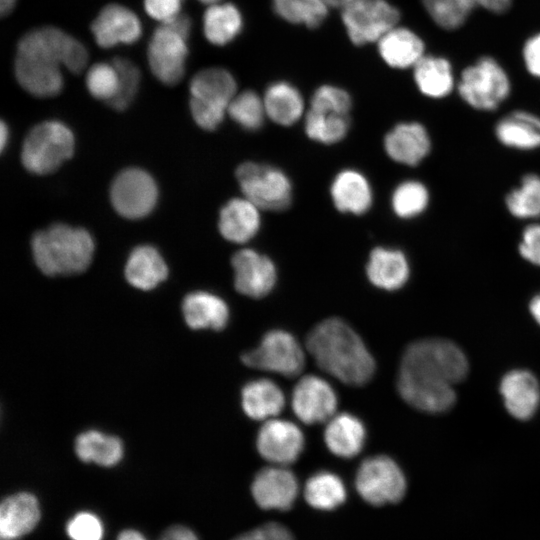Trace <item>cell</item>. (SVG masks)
<instances>
[{
	"label": "cell",
	"instance_id": "obj_12",
	"mask_svg": "<svg viewBox=\"0 0 540 540\" xmlns=\"http://www.w3.org/2000/svg\"><path fill=\"white\" fill-rule=\"evenodd\" d=\"M341 16L356 45L378 42L400 20L399 10L386 0H359L344 7Z\"/></svg>",
	"mask_w": 540,
	"mask_h": 540
},
{
	"label": "cell",
	"instance_id": "obj_23",
	"mask_svg": "<svg viewBox=\"0 0 540 540\" xmlns=\"http://www.w3.org/2000/svg\"><path fill=\"white\" fill-rule=\"evenodd\" d=\"M369 281L387 291L400 289L409 279L410 266L406 255L399 249L376 247L366 265Z\"/></svg>",
	"mask_w": 540,
	"mask_h": 540
},
{
	"label": "cell",
	"instance_id": "obj_27",
	"mask_svg": "<svg viewBox=\"0 0 540 540\" xmlns=\"http://www.w3.org/2000/svg\"><path fill=\"white\" fill-rule=\"evenodd\" d=\"M182 311L191 329L222 330L229 319V309L225 301L205 291L188 294L183 300Z\"/></svg>",
	"mask_w": 540,
	"mask_h": 540
},
{
	"label": "cell",
	"instance_id": "obj_8",
	"mask_svg": "<svg viewBox=\"0 0 540 540\" xmlns=\"http://www.w3.org/2000/svg\"><path fill=\"white\" fill-rule=\"evenodd\" d=\"M74 151V136L62 122L45 121L27 134L21 151L24 167L34 174L54 172Z\"/></svg>",
	"mask_w": 540,
	"mask_h": 540
},
{
	"label": "cell",
	"instance_id": "obj_39",
	"mask_svg": "<svg viewBox=\"0 0 540 540\" xmlns=\"http://www.w3.org/2000/svg\"><path fill=\"white\" fill-rule=\"evenodd\" d=\"M430 195L425 184L418 180H406L399 183L391 197L392 210L402 219L421 215L428 207Z\"/></svg>",
	"mask_w": 540,
	"mask_h": 540
},
{
	"label": "cell",
	"instance_id": "obj_19",
	"mask_svg": "<svg viewBox=\"0 0 540 540\" xmlns=\"http://www.w3.org/2000/svg\"><path fill=\"white\" fill-rule=\"evenodd\" d=\"M384 149L393 161L416 166L430 153L431 139L421 123L402 122L386 134Z\"/></svg>",
	"mask_w": 540,
	"mask_h": 540
},
{
	"label": "cell",
	"instance_id": "obj_43",
	"mask_svg": "<svg viewBox=\"0 0 540 540\" xmlns=\"http://www.w3.org/2000/svg\"><path fill=\"white\" fill-rule=\"evenodd\" d=\"M119 77L120 87L116 97L108 104L115 110L126 109L133 101L140 84V71L134 63L125 58H115L113 61Z\"/></svg>",
	"mask_w": 540,
	"mask_h": 540
},
{
	"label": "cell",
	"instance_id": "obj_1",
	"mask_svg": "<svg viewBox=\"0 0 540 540\" xmlns=\"http://www.w3.org/2000/svg\"><path fill=\"white\" fill-rule=\"evenodd\" d=\"M463 351L445 339H421L404 351L399 367L397 388L410 406L428 413L450 409L456 394L453 385L468 373Z\"/></svg>",
	"mask_w": 540,
	"mask_h": 540
},
{
	"label": "cell",
	"instance_id": "obj_2",
	"mask_svg": "<svg viewBox=\"0 0 540 540\" xmlns=\"http://www.w3.org/2000/svg\"><path fill=\"white\" fill-rule=\"evenodd\" d=\"M85 46L63 30L45 26L20 39L14 64L18 83L36 97H53L63 88L61 66L79 73L87 65Z\"/></svg>",
	"mask_w": 540,
	"mask_h": 540
},
{
	"label": "cell",
	"instance_id": "obj_22",
	"mask_svg": "<svg viewBox=\"0 0 540 540\" xmlns=\"http://www.w3.org/2000/svg\"><path fill=\"white\" fill-rule=\"evenodd\" d=\"M261 224L259 208L247 198H233L221 209L218 228L228 241L243 244L250 241Z\"/></svg>",
	"mask_w": 540,
	"mask_h": 540
},
{
	"label": "cell",
	"instance_id": "obj_38",
	"mask_svg": "<svg viewBox=\"0 0 540 540\" xmlns=\"http://www.w3.org/2000/svg\"><path fill=\"white\" fill-rule=\"evenodd\" d=\"M349 129L348 115L309 110L305 117L307 136L323 144H335L341 141Z\"/></svg>",
	"mask_w": 540,
	"mask_h": 540
},
{
	"label": "cell",
	"instance_id": "obj_56",
	"mask_svg": "<svg viewBox=\"0 0 540 540\" xmlns=\"http://www.w3.org/2000/svg\"><path fill=\"white\" fill-rule=\"evenodd\" d=\"M8 129L4 122L1 124V149L3 150L8 141Z\"/></svg>",
	"mask_w": 540,
	"mask_h": 540
},
{
	"label": "cell",
	"instance_id": "obj_28",
	"mask_svg": "<svg viewBox=\"0 0 540 540\" xmlns=\"http://www.w3.org/2000/svg\"><path fill=\"white\" fill-rule=\"evenodd\" d=\"M413 77L418 90L432 99L449 96L457 84L451 62L436 55L425 54L413 67Z\"/></svg>",
	"mask_w": 540,
	"mask_h": 540
},
{
	"label": "cell",
	"instance_id": "obj_20",
	"mask_svg": "<svg viewBox=\"0 0 540 540\" xmlns=\"http://www.w3.org/2000/svg\"><path fill=\"white\" fill-rule=\"evenodd\" d=\"M40 517V504L32 493L6 497L0 506V539L20 540L37 526Z\"/></svg>",
	"mask_w": 540,
	"mask_h": 540
},
{
	"label": "cell",
	"instance_id": "obj_40",
	"mask_svg": "<svg viewBox=\"0 0 540 540\" xmlns=\"http://www.w3.org/2000/svg\"><path fill=\"white\" fill-rule=\"evenodd\" d=\"M272 4L284 20L309 28L318 27L328 14L325 0H272Z\"/></svg>",
	"mask_w": 540,
	"mask_h": 540
},
{
	"label": "cell",
	"instance_id": "obj_24",
	"mask_svg": "<svg viewBox=\"0 0 540 540\" xmlns=\"http://www.w3.org/2000/svg\"><path fill=\"white\" fill-rule=\"evenodd\" d=\"M495 136L504 146L531 151L540 148V117L526 110L506 114L495 125Z\"/></svg>",
	"mask_w": 540,
	"mask_h": 540
},
{
	"label": "cell",
	"instance_id": "obj_6",
	"mask_svg": "<svg viewBox=\"0 0 540 540\" xmlns=\"http://www.w3.org/2000/svg\"><path fill=\"white\" fill-rule=\"evenodd\" d=\"M236 90L234 77L223 68H206L196 73L190 81L189 91L190 110L197 125L208 131L216 129Z\"/></svg>",
	"mask_w": 540,
	"mask_h": 540
},
{
	"label": "cell",
	"instance_id": "obj_35",
	"mask_svg": "<svg viewBox=\"0 0 540 540\" xmlns=\"http://www.w3.org/2000/svg\"><path fill=\"white\" fill-rule=\"evenodd\" d=\"M304 496L308 504L313 508L332 510L345 501L346 489L337 475L321 471L307 480Z\"/></svg>",
	"mask_w": 540,
	"mask_h": 540
},
{
	"label": "cell",
	"instance_id": "obj_49",
	"mask_svg": "<svg viewBox=\"0 0 540 540\" xmlns=\"http://www.w3.org/2000/svg\"><path fill=\"white\" fill-rule=\"evenodd\" d=\"M522 59L527 72L540 79V32L526 39L522 47Z\"/></svg>",
	"mask_w": 540,
	"mask_h": 540
},
{
	"label": "cell",
	"instance_id": "obj_33",
	"mask_svg": "<svg viewBox=\"0 0 540 540\" xmlns=\"http://www.w3.org/2000/svg\"><path fill=\"white\" fill-rule=\"evenodd\" d=\"M75 452L83 462L112 467L123 457V444L115 436L90 430L81 433L76 438Z\"/></svg>",
	"mask_w": 540,
	"mask_h": 540
},
{
	"label": "cell",
	"instance_id": "obj_30",
	"mask_svg": "<svg viewBox=\"0 0 540 540\" xmlns=\"http://www.w3.org/2000/svg\"><path fill=\"white\" fill-rule=\"evenodd\" d=\"M168 269L159 252L152 246L136 247L130 254L126 266L127 281L135 288L150 290L166 279Z\"/></svg>",
	"mask_w": 540,
	"mask_h": 540
},
{
	"label": "cell",
	"instance_id": "obj_17",
	"mask_svg": "<svg viewBox=\"0 0 540 540\" xmlns=\"http://www.w3.org/2000/svg\"><path fill=\"white\" fill-rule=\"evenodd\" d=\"M91 31L96 43L103 48L117 44H132L139 40L142 25L138 16L120 4L102 8L92 22Z\"/></svg>",
	"mask_w": 540,
	"mask_h": 540
},
{
	"label": "cell",
	"instance_id": "obj_13",
	"mask_svg": "<svg viewBox=\"0 0 540 540\" xmlns=\"http://www.w3.org/2000/svg\"><path fill=\"white\" fill-rule=\"evenodd\" d=\"M110 196L113 207L121 216L138 219L152 211L158 190L155 181L147 172L129 168L114 179Z\"/></svg>",
	"mask_w": 540,
	"mask_h": 540
},
{
	"label": "cell",
	"instance_id": "obj_15",
	"mask_svg": "<svg viewBox=\"0 0 540 540\" xmlns=\"http://www.w3.org/2000/svg\"><path fill=\"white\" fill-rule=\"evenodd\" d=\"M231 263L234 269V286L240 294L259 299L271 292L277 273L269 257L247 248L237 251Z\"/></svg>",
	"mask_w": 540,
	"mask_h": 540
},
{
	"label": "cell",
	"instance_id": "obj_52",
	"mask_svg": "<svg viewBox=\"0 0 540 540\" xmlns=\"http://www.w3.org/2000/svg\"><path fill=\"white\" fill-rule=\"evenodd\" d=\"M117 540H147L146 537L135 529H125L121 531Z\"/></svg>",
	"mask_w": 540,
	"mask_h": 540
},
{
	"label": "cell",
	"instance_id": "obj_50",
	"mask_svg": "<svg viewBox=\"0 0 540 540\" xmlns=\"http://www.w3.org/2000/svg\"><path fill=\"white\" fill-rule=\"evenodd\" d=\"M158 540H199L197 535L188 527L174 525L166 529Z\"/></svg>",
	"mask_w": 540,
	"mask_h": 540
},
{
	"label": "cell",
	"instance_id": "obj_54",
	"mask_svg": "<svg viewBox=\"0 0 540 540\" xmlns=\"http://www.w3.org/2000/svg\"><path fill=\"white\" fill-rule=\"evenodd\" d=\"M16 0H0V10L2 16L9 14L15 7Z\"/></svg>",
	"mask_w": 540,
	"mask_h": 540
},
{
	"label": "cell",
	"instance_id": "obj_14",
	"mask_svg": "<svg viewBox=\"0 0 540 540\" xmlns=\"http://www.w3.org/2000/svg\"><path fill=\"white\" fill-rule=\"evenodd\" d=\"M256 447L262 458L286 466L294 463L304 448V437L294 423L271 419L259 429Z\"/></svg>",
	"mask_w": 540,
	"mask_h": 540
},
{
	"label": "cell",
	"instance_id": "obj_47",
	"mask_svg": "<svg viewBox=\"0 0 540 540\" xmlns=\"http://www.w3.org/2000/svg\"><path fill=\"white\" fill-rule=\"evenodd\" d=\"M183 0H144L148 15L162 23L180 14Z\"/></svg>",
	"mask_w": 540,
	"mask_h": 540
},
{
	"label": "cell",
	"instance_id": "obj_18",
	"mask_svg": "<svg viewBox=\"0 0 540 540\" xmlns=\"http://www.w3.org/2000/svg\"><path fill=\"white\" fill-rule=\"evenodd\" d=\"M251 493L262 509L288 510L297 497V479L284 467H265L256 473Z\"/></svg>",
	"mask_w": 540,
	"mask_h": 540
},
{
	"label": "cell",
	"instance_id": "obj_4",
	"mask_svg": "<svg viewBox=\"0 0 540 540\" xmlns=\"http://www.w3.org/2000/svg\"><path fill=\"white\" fill-rule=\"evenodd\" d=\"M32 253L46 275H73L85 271L93 257L94 242L84 229L54 224L34 234Z\"/></svg>",
	"mask_w": 540,
	"mask_h": 540
},
{
	"label": "cell",
	"instance_id": "obj_32",
	"mask_svg": "<svg viewBox=\"0 0 540 540\" xmlns=\"http://www.w3.org/2000/svg\"><path fill=\"white\" fill-rule=\"evenodd\" d=\"M263 101L266 115L282 126L294 124L303 114L304 102L300 92L284 81L272 83L266 89Z\"/></svg>",
	"mask_w": 540,
	"mask_h": 540
},
{
	"label": "cell",
	"instance_id": "obj_21",
	"mask_svg": "<svg viewBox=\"0 0 540 540\" xmlns=\"http://www.w3.org/2000/svg\"><path fill=\"white\" fill-rule=\"evenodd\" d=\"M500 393L507 411L519 420H527L540 402V387L535 376L526 370H513L501 380Z\"/></svg>",
	"mask_w": 540,
	"mask_h": 540
},
{
	"label": "cell",
	"instance_id": "obj_34",
	"mask_svg": "<svg viewBox=\"0 0 540 540\" xmlns=\"http://www.w3.org/2000/svg\"><path fill=\"white\" fill-rule=\"evenodd\" d=\"M240 11L231 3H214L204 13L203 30L206 39L222 46L231 42L242 30Z\"/></svg>",
	"mask_w": 540,
	"mask_h": 540
},
{
	"label": "cell",
	"instance_id": "obj_48",
	"mask_svg": "<svg viewBox=\"0 0 540 540\" xmlns=\"http://www.w3.org/2000/svg\"><path fill=\"white\" fill-rule=\"evenodd\" d=\"M233 540H293L289 530L278 523H267Z\"/></svg>",
	"mask_w": 540,
	"mask_h": 540
},
{
	"label": "cell",
	"instance_id": "obj_42",
	"mask_svg": "<svg viewBox=\"0 0 540 540\" xmlns=\"http://www.w3.org/2000/svg\"><path fill=\"white\" fill-rule=\"evenodd\" d=\"M86 86L89 93L107 103L118 94L120 87L119 72L114 63H96L86 74Z\"/></svg>",
	"mask_w": 540,
	"mask_h": 540
},
{
	"label": "cell",
	"instance_id": "obj_44",
	"mask_svg": "<svg viewBox=\"0 0 540 540\" xmlns=\"http://www.w3.org/2000/svg\"><path fill=\"white\" fill-rule=\"evenodd\" d=\"M352 107L350 95L336 86L323 85L313 93L310 109L318 112L348 115Z\"/></svg>",
	"mask_w": 540,
	"mask_h": 540
},
{
	"label": "cell",
	"instance_id": "obj_5",
	"mask_svg": "<svg viewBox=\"0 0 540 540\" xmlns=\"http://www.w3.org/2000/svg\"><path fill=\"white\" fill-rule=\"evenodd\" d=\"M191 25L187 15L179 14L162 23L149 41V67L154 76L165 85L177 84L185 73Z\"/></svg>",
	"mask_w": 540,
	"mask_h": 540
},
{
	"label": "cell",
	"instance_id": "obj_41",
	"mask_svg": "<svg viewBox=\"0 0 540 540\" xmlns=\"http://www.w3.org/2000/svg\"><path fill=\"white\" fill-rule=\"evenodd\" d=\"M227 113L242 128L256 131L264 123L266 110L263 99L256 92L246 90L234 96Z\"/></svg>",
	"mask_w": 540,
	"mask_h": 540
},
{
	"label": "cell",
	"instance_id": "obj_10",
	"mask_svg": "<svg viewBox=\"0 0 540 540\" xmlns=\"http://www.w3.org/2000/svg\"><path fill=\"white\" fill-rule=\"evenodd\" d=\"M248 367L279 373L285 377L298 376L305 364L303 350L292 334L281 329L266 332L259 346L241 355Z\"/></svg>",
	"mask_w": 540,
	"mask_h": 540
},
{
	"label": "cell",
	"instance_id": "obj_31",
	"mask_svg": "<svg viewBox=\"0 0 540 540\" xmlns=\"http://www.w3.org/2000/svg\"><path fill=\"white\" fill-rule=\"evenodd\" d=\"M244 413L253 420L278 415L285 404L281 389L271 380L259 379L246 383L241 390Z\"/></svg>",
	"mask_w": 540,
	"mask_h": 540
},
{
	"label": "cell",
	"instance_id": "obj_29",
	"mask_svg": "<svg viewBox=\"0 0 540 540\" xmlns=\"http://www.w3.org/2000/svg\"><path fill=\"white\" fill-rule=\"evenodd\" d=\"M324 441L334 455L342 458L355 457L362 450L365 441L364 425L351 414H337L326 425Z\"/></svg>",
	"mask_w": 540,
	"mask_h": 540
},
{
	"label": "cell",
	"instance_id": "obj_11",
	"mask_svg": "<svg viewBox=\"0 0 540 540\" xmlns=\"http://www.w3.org/2000/svg\"><path fill=\"white\" fill-rule=\"evenodd\" d=\"M356 490L369 504L381 506L400 501L406 492L405 476L386 455L364 459L356 473Z\"/></svg>",
	"mask_w": 540,
	"mask_h": 540
},
{
	"label": "cell",
	"instance_id": "obj_55",
	"mask_svg": "<svg viewBox=\"0 0 540 540\" xmlns=\"http://www.w3.org/2000/svg\"><path fill=\"white\" fill-rule=\"evenodd\" d=\"M357 1L359 0H325L328 6L341 8V9Z\"/></svg>",
	"mask_w": 540,
	"mask_h": 540
},
{
	"label": "cell",
	"instance_id": "obj_3",
	"mask_svg": "<svg viewBox=\"0 0 540 540\" xmlns=\"http://www.w3.org/2000/svg\"><path fill=\"white\" fill-rule=\"evenodd\" d=\"M306 348L317 366L341 382L363 386L375 372V362L360 336L344 320L330 317L316 324Z\"/></svg>",
	"mask_w": 540,
	"mask_h": 540
},
{
	"label": "cell",
	"instance_id": "obj_25",
	"mask_svg": "<svg viewBox=\"0 0 540 540\" xmlns=\"http://www.w3.org/2000/svg\"><path fill=\"white\" fill-rule=\"evenodd\" d=\"M330 194L339 211L355 215L366 213L373 201L369 181L361 172L354 169L342 170L335 176Z\"/></svg>",
	"mask_w": 540,
	"mask_h": 540
},
{
	"label": "cell",
	"instance_id": "obj_7",
	"mask_svg": "<svg viewBox=\"0 0 540 540\" xmlns=\"http://www.w3.org/2000/svg\"><path fill=\"white\" fill-rule=\"evenodd\" d=\"M456 88L471 108L493 111L510 96L512 85L505 68L494 57L486 55L461 71Z\"/></svg>",
	"mask_w": 540,
	"mask_h": 540
},
{
	"label": "cell",
	"instance_id": "obj_26",
	"mask_svg": "<svg viewBox=\"0 0 540 540\" xmlns=\"http://www.w3.org/2000/svg\"><path fill=\"white\" fill-rule=\"evenodd\" d=\"M378 50L390 67L406 69L413 68L425 55V44L414 31L396 26L378 41Z\"/></svg>",
	"mask_w": 540,
	"mask_h": 540
},
{
	"label": "cell",
	"instance_id": "obj_36",
	"mask_svg": "<svg viewBox=\"0 0 540 540\" xmlns=\"http://www.w3.org/2000/svg\"><path fill=\"white\" fill-rule=\"evenodd\" d=\"M431 20L441 29L454 31L465 25L481 0H421Z\"/></svg>",
	"mask_w": 540,
	"mask_h": 540
},
{
	"label": "cell",
	"instance_id": "obj_37",
	"mask_svg": "<svg viewBox=\"0 0 540 540\" xmlns=\"http://www.w3.org/2000/svg\"><path fill=\"white\" fill-rule=\"evenodd\" d=\"M509 213L518 219H537L540 217V176L528 173L520 185L505 197Z\"/></svg>",
	"mask_w": 540,
	"mask_h": 540
},
{
	"label": "cell",
	"instance_id": "obj_57",
	"mask_svg": "<svg viewBox=\"0 0 540 540\" xmlns=\"http://www.w3.org/2000/svg\"><path fill=\"white\" fill-rule=\"evenodd\" d=\"M199 1H201V2H203V3H207V4H214V3H216V2L219 1V0H199Z\"/></svg>",
	"mask_w": 540,
	"mask_h": 540
},
{
	"label": "cell",
	"instance_id": "obj_46",
	"mask_svg": "<svg viewBox=\"0 0 540 540\" xmlns=\"http://www.w3.org/2000/svg\"><path fill=\"white\" fill-rule=\"evenodd\" d=\"M518 251L527 262L540 266V223H531L524 228Z\"/></svg>",
	"mask_w": 540,
	"mask_h": 540
},
{
	"label": "cell",
	"instance_id": "obj_45",
	"mask_svg": "<svg viewBox=\"0 0 540 540\" xmlns=\"http://www.w3.org/2000/svg\"><path fill=\"white\" fill-rule=\"evenodd\" d=\"M66 533L71 540H102L104 525L95 513L81 511L69 519Z\"/></svg>",
	"mask_w": 540,
	"mask_h": 540
},
{
	"label": "cell",
	"instance_id": "obj_9",
	"mask_svg": "<svg viewBox=\"0 0 540 540\" xmlns=\"http://www.w3.org/2000/svg\"><path fill=\"white\" fill-rule=\"evenodd\" d=\"M236 178L244 197L259 209L281 211L291 202V182L279 168L244 162L237 168Z\"/></svg>",
	"mask_w": 540,
	"mask_h": 540
},
{
	"label": "cell",
	"instance_id": "obj_53",
	"mask_svg": "<svg viewBox=\"0 0 540 540\" xmlns=\"http://www.w3.org/2000/svg\"><path fill=\"white\" fill-rule=\"evenodd\" d=\"M529 309L534 319L540 324V294L530 301Z\"/></svg>",
	"mask_w": 540,
	"mask_h": 540
},
{
	"label": "cell",
	"instance_id": "obj_16",
	"mask_svg": "<svg viewBox=\"0 0 540 540\" xmlns=\"http://www.w3.org/2000/svg\"><path fill=\"white\" fill-rule=\"evenodd\" d=\"M291 405L300 421L311 425L330 420L337 406L332 387L315 375L303 376L292 392Z\"/></svg>",
	"mask_w": 540,
	"mask_h": 540
},
{
	"label": "cell",
	"instance_id": "obj_51",
	"mask_svg": "<svg viewBox=\"0 0 540 540\" xmlns=\"http://www.w3.org/2000/svg\"><path fill=\"white\" fill-rule=\"evenodd\" d=\"M514 0H481V8L493 14H505L508 12Z\"/></svg>",
	"mask_w": 540,
	"mask_h": 540
}]
</instances>
